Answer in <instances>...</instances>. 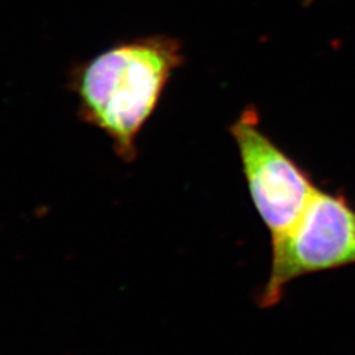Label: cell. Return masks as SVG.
I'll use <instances>...</instances> for the list:
<instances>
[{"instance_id": "3957f363", "label": "cell", "mask_w": 355, "mask_h": 355, "mask_svg": "<svg viewBox=\"0 0 355 355\" xmlns=\"http://www.w3.org/2000/svg\"><path fill=\"white\" fill-rule=\"evenodd\" d=\"M232 135L252 202L272 241L292 228L318 187L308 173L261 130L254 111L241 114Z\"/></svg>"}, {"instance_id": "6da1fadb", "label": "cell", "mask_w": 355, "mask_h": 355, "mask_svg": "<svg viewBox=\"0 0 355 355\" xmlns=\"http://www.w3.org/2000/svg\"><path fill=\"white\" fill-rule=\"evenodd\" d=\"M183 61L182 44L170 36L116 42L73 69L69 86L78 116L103 132L121 159L133 161L141 130Z\"/></svg>"}, {"instance_id": "7a4b0ae2", "label": "cell", "mask_w": 355, "mask_h": 355, "mask_svg": "<svg viewBox=\"0 0 355 355\" xmlns=\"http://www.w3.org/2000/svg\"><path fill=\"white\" fill-rule=\"evenodd\" d=\"M355 265V208L340 193L316 189L292 228L271 241L261 308L279 304L295 279Z\"/></svg>"}]
</instances>
